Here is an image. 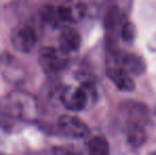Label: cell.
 <instances>
[{
  "mask_svg": "<svg viewBox=\"0 0 156 155\" xmlns=\"http://www.w3.org/2000/svg\"><path fill=\"white\" fill-rule=\"evenodd\" d=\"M38 105L35 97L23 90H14L0 102V125L10 130L18 122L35 121Z\"/></svg>",
  "mask_w": 156,
  "mask_h": 155,
  "instance_id": "cell-1",
  "label": "cell"
},
{
  "mask_svg": "<svg viewBox=\"0 0 156 155\" xmlns=\"http://www.w3.org/2000/svg\"><path fill=\"white\" fill-rule=\"evenodd\" d=\"M58 126L63 135L72 139H82L89 135V128L80 119L72 115H63L58 121Z\"/></svg>",
  "mask_w": 156,
  "mask_h": 155,
  "instance_id": "cell-6",
  "label": "cell"
},
{
  "mask_svg": "<svg viewBox=\"0 0 156 155\" xmlns=\"http://www.w3.org/2000/svg\"><path fill=\"white\" fill-rule=\"evenodd\" d=\"M39 16L41 20L46 23L47 25L51 26L53 28H63V25L61 23L60 15H58V6L46 5L39 11Z\"/></svg>",
  "mask_w": 156,
  "mask_h": 155,
  "instance_id": "cell-11",
  "label": "cell"
},
{
  "mask_svg": "<svg viewBox=\"0 0 156 155\" xmlns=\"http://www.w3.org/2000/svg\"><path fill=\"white\" fill-rule=\"evenodd\" d=\"M87 148L90 154L107 155L109 153V143L105 137L97 136L91 138L87 143Z\"/></svg>",
  "mask_w": 156,
  "mask_h": 155,
  "instance_id": "cell-12",
  "label": "cell"
},
{
  "mask_svg": "<svg viewBox=\"0 0 156 155\" xmlns=\"http://www.w3.org/2000/svg\"><path fill=\"white\" fill-rule=\"evenodd\" d=\"M67 54L61 49L43 47L38 53V63L45 72L55 73L62 70L67 64Z\"/></svg>",
  "mask_w": 156,
  "mask_h": 155,
  "instance_id": "cell-4",
  "label": "cell"
},
{
  "mask_svg": "<svg viewBox=\"0 0 156 155\" xmlns=\"http://www.w3.org/2000/svg\"><path fill=\"white\" fill-rule=\"evenodd\" d=\"M0 75L8 82L18 85L25 81L26 70L15 56L9 52L0 54Z\"/></svg>",
  "mask_w": 156,
  "mask_h": 155,
  "instance_id": "cell-3",
  "label": "cell"
},
{
  "mask_svg": "<svg viewBox=\"0 0 156 155\" xmlns=\"http://www.w3.org/2000/svg\"><path fill=\"white\" fill-rule=\"evenodd\" d=\"M11 43L17 51L21 53H29L36 46V32L29 25H19L12 30Z\"/></svg>",
  "mask_w": 156,
  "mask_h": 155,
  "instance_id": "cell-5",
  "label": "cell"
},
{
  "mask_svg": "<svg viewBox=\"0 0 156 155\" xmlns=\"http://www.w3.org/2000/svg\"><path fill=\"white\" fill-rule=\"evenodd\" d=\"M125 137L126 141L131 147L140 148L147 139L146 131L142 123L138 122H129L125 126Z\"/></svg>",
  "mask_w": 156,
  "mask_h": 155,
  "instance_id": "cell-10",
  "label": "cell"
},
{
  "mask_svg": "<svg viewBox=\"0 0 156 155\" xmlns=\"http://www.w3.org/2000/svg\"><path fill=\"white\" fill-rule=\"evenodd\" d=\"M107 76L119 90L132 91L135 89V82L131 78L129 72L121 67L113 66L107 70Z\"/></svg>",
  "mask_w": 156,
  "mask_h": 155,
  "instance_id": "cell-8",
  "label": "cell"
},
{
  "mask_svg": "<svg viewBox=\"0 0 156 155\" xmlns=\"http://www.w3.org/2000/svg\"><path fill=\"white\" fill-rule=\"evenodd\" d=\"M60 49L66 54L74 52L81 46V35L76 29L70 27H64L58 37Z\"/></svg>",
  "mask_w": 156,
  "mask_h": 155,
  "instance_id": "cell-9",
  "label": "cell"
},
{
  "mask_svg": "<svg viewBox=\"0 0 156 155\" xmlns=\"http://www.w3.org/2000/svg\"><path fill=\"white\" fill-rule=\"evenodd\" d=\"M136 35L135 26L132 23H125L121 27V37L126 43H131L134 41Z\"/></svg>",
  "mask_w": 156,
  "mask_h": 155,
  "instance_id": "cell-14",
  "label": "cell"
},
{
  "mask_svg": "<svg viewBox=\"0 0 156 155\" xmlns=\"http://www.w3.org/2000/svg\"><path fill=\"white\" fill-rule=\"evenodd\" d=\"M125 110L124 113H126V115L129 117V122H138V123H142L147 116V110L144 108V105L141 104H133L129 103L127 105L124 106Z\"/></svg>",
  "mask_w": 156,
  "mask_h": 155,
  "instance_id": "cell-13",
  "label": "cell"
},
{
  "mask_svg": "<svg viewBox=\"0 0 156 155\" xmlns=\"http://www.w3.org/2000/svg\"><path fill=\"white\" fill-rule=\"evenodd\" d=\"M81 85L78 87L70 86L63 90L61 101L70 112H80L86 108L96 100L97 91L91 79H80Z\"/></svg>",
  "mask_w": 156,
  "mask_h": 155,
  "instance_id": "cell-2",
  "label": "cell"
},
{
  "mask_svg": "<svg viewBox=\"0 0 156 155\" xmlns=\"http://www.w3.org/2000/svg\"><path fill=\"white\" fill-rule=\"evenodd\" d=\"M115 66L121 67L124 70L134 75H142L146 71V64L144 61L140 56L135 54L122 53L118 54L115 58Z\"/></svg>",
  "mask_w": 156,
  "mask_h": 155,
  "instance_id": "cell-7",
  "label": "cell"
}]
</instances>
